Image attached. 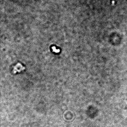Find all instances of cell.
I'll return each mask as SVG.
<instances>
[{
  "label": "cell",
  "mask_w": 127,
  "mask_h": 127,
  "mask_svg": "<svg viewBox=\"0 0 127 127\" xmlns=\"http://www.w3.org/2000/svg\"><path fill=\"white\" fill-rule=\"evenodd\" d=\"M25 68L21 64H17L16 66L14 67V69H13V72L14 73H16L17 72H20L21 71L25 69Z\"/></svg>",
  "instance_id": "6da1fadb"
},
{
  "label": "cell",
  "mask_w": 127,
  "mask_h": 127,
  "mask_svg": "<svg viewBox=\"0 0 127 127\" xmlns=\"http://www.w3.org/2000/svg\"><path fill=\"white\" fill-rule=\"evenodd\" d=\"M52 48L53 50V52H55L58 53L60 51L59 49H56L55 47H53Z\"/></svg>",
  "instance_id": "7a4b0ae2"
}]
</instances>
